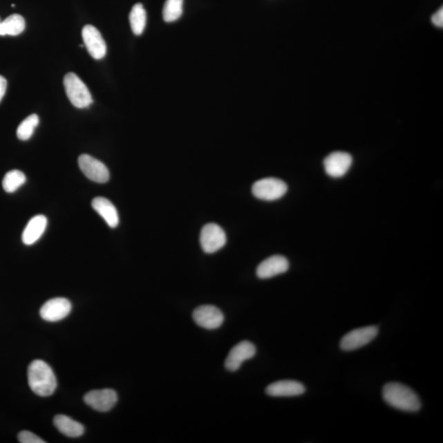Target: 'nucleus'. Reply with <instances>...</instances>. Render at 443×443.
Here are the masks:
<instances>
[{"label":"nucleus","mask_w":443,"mask_h":443,"mask_svg":"<svg viewBox=\"0 0 443 443\" xmlns=\"http://www.w3.org/2000/svg\"><path fill=\"white\" fill-rule=\"evenodd\" d=\"M28 384L34 393L49 397L57 387L56 377L51 367L41 359L30 363L28 368Z\"/></svg>","instance_id":"nucleus-1"},{"label":"nucleus","mask_w":443,"mask_h":443,"mask_svg":"<svg viewBox=\"0 0 443 443\" xmlns=\"http://www.w3.org/2000/svg\"><path fill=\"white\" fill-rule=\"evenodd\" d=\"M383 397L389 406L397 410L416 412L421 402L418 395L407 386L399 383H388L383 388Z\"/></svg>","instance_id":"nucleus-2"},{"label":"nucleus","mask_w":443,"mask_h":443,"mask_svg":"<svg viewBox=\"0 0 443 443\" xmlns=\"http://www.w3.org/2000/svg\"><path fill=\"white\" fill-rule=\"evenodd\" d=\"M64 85L68 98L76 108L85 109L93 103L88 87L75 73L66 74Z\"/></svg>","instance_id":"nucleus-3"},{"label":"nucleus","mask_w":443,"mask_h":443,"mask_svg":"<svg viewBox=\"0 0 443 443\" xmlns=\"http://www.w3.org/2000/svg\"><path fill=\"white\" fill-rule=\"evenodd\" d=\"M288 191L287 184L282 180L267 178L254 183L252 193L256 198L273 201L282 198Z\"/></svg>","instance_id":"nucleus-4"},{"label":"nucleus","mask_w":443,"mask_h":443,"mask_svg":"<svg viewBox=\"0 0 443 443\" xmlns=\"http://www.w3.org/2000/svg\"><path fill=\"white\" fill-rule=\"evenodd\" d=\"M378 333L379 328L376 326L357 328L342 337L340 342L341 348L346 352L361 348L374 340Z\"/></svg>","instance_id":"nucleus-5"},{"label":"nucleus","mask_w":443,"mask_h":443,"mask_svg":"<svg viewBox=\"0 0 443 443\" xmlns=\"http://www.w3.org/2000/svg\"><path fill=\"white\" fill-rule=\"evenodd\" d=\"M226 243L225 231L216 223H208L201 230L200 245L205 253H216L225 247Z\"/></svg>","instance_id":"nucleus-6"},{"label":"nucleus","mask_w":443,"mask_h":443,"mask_svg":"<svg viewBox=\"0 0 443 443\" xmlns=\"http://www.w3.org/2000/svg\"><path fill=\"white\" fill-rule=\"evenodd\" d=\"M192 317L197 326L209 330H216L225 321L222 311L218 307L210 305L197 307L193 311Z\"/></svg>","instance_id":"nucleus-7"},{"label":"nucleus","mask_w":443,"mask_h":443,"mask_svg":"<svg viewBox=\"0 0 443 443\" xmlns=\"http://www.w3.org/2000/svg\"><path fill=\"white\" fill-rule=\"evenodd\" d=\"M78 165L82 172L92 182L105 183L109 180V171L102 162L89 155H82L78 158Z\"/></svg>","instance_id":"nucleus-8"},{"label":"nucleus","mask_w":443,"mask_h":443,"mask_svg":"<svg viewBox=\"0 0 443 443\" xmlns=\"http://www.w3.org/2000/svg\"><path fill=\"white\" fill-rule=\"evenodd\" d=\"M256 354V346L251 341H241L228 354L225 361V368L230 372L238 370L244 361L252 359Z\"/></svg>","instance_id":"nucleus-9"},{"label":"nucleus","mask_w":443,"mask_h":443,"mask_svg":"<svg viewBox=\"0 0 443 443\" xmlns=\"http://www.w3.org/2000/svg\"><path fill=\"white\" fill-rule=\"evenodd\" d=\"M72 304L66 298H54L43 305L39 314L48 322H58L63 320L71 312Z\"/></svg>","instance_id":"nucleus-10"},{"label":"nucleus","mask_w":443,"mask_h":443,"mask_svg":"<svg viewBox=\"0 0 443 443\" xmlns=\"http://www.w3.org/2000/svg\"><path fill=\"white\" fill-rule=\"evenodd\" d=\"M82 35L87 51L92 58L99 60L106 55V43L97 28L91 25H86L83 28Z\"/></svg>","instance_id":"nucleus-11"},{"label":"nucleus","mask_w":443,"mask_h":443,"mask_svg":"<svg viewBox=\"0 0 443 443\" xmlns=\"http://www.w3.org/2000/svg\"><path fill=\"white\" fill-rule=\"evenodd\" d=\"M84 402L92 409L107 412L116 405L117 395L113 389L94 390L85 395Z\"/></svg>","instance_id":"nucleus-12"},{"label":"nucleus","mask_w":443,"mask_h":443,"mask_svg":"<svg viewBox=\"0 0 443 443\" xmlns=\"http://www.w3.org/2000/svg\"><path fill=\"white\" fill-rule=\"evenodd\" d=\"M352 164V157L348 153L336 151L330 153L323 161L324 169L328 176L341 178L348 172Z\"/></svg>","instance_id":"nucleus-13"},{"label":"nucleus","mask_w":443,"mask_h":443,"mask_svg":"<svg viewBox=\"0 0 443 443\" xmlns=\"http://www.w3.org/2000/svg\"><path fill=\"white\" fill-rule=\"evenodd\" d=\"M289 269V262L283 256H273L262 261L257 267L256 274L258 279H267L286 273Z\"/></svg>","instance_id":"nucleus-14"},{"label":"nucleus","mask_w":443,"mask_h":443,"mask_svg":"<svg viewBox=\"0 0 443 443\" xmlns=\"http://www.w3.org/2000/svg\"><path fill=\"white\" fill-rule=\"evenodd\" d=\"M305 392V386L295 380H280L266 388V393L274 397H297Z\"/></svg>","instance_id":"nucleus-15"},{"label":"nucleus","mask_w":443,"mask_h":443,"mask_svg":"<svg viewBox=\"0 0 443 443\" xmlns=\"http://www.w3.org/2000/svg\"><path fill=\"white\" fill-rule=\"evenodd\" d=\"M92 207L102 216L107 225L115 228L120 223V217L115 206L113 205L111 200L104 198V197H96L92 200Z\"/></svg>","instance_id":"nucleus-16"},{"label":"nucleus","mask_w":443,"mask_h":443,"mask_svg":"<svg viewBox=\"0 0 443 443\" xmlns=\"http://www.w3.org/2000/svg\"><path fill=\"white\" fill-rule=\"evenodd\" d=\"M47 225V218L41 214L30 219L23 231V243L28 245L36 243L45 232Z\"/></svg>","instance_id":"nucleus-17"},{"label":"nucleus","mask_w":443,"mask_h":443,"mask_svg":"<svg viewBox=\"0 0 443 443\" xmlns=\"http://www.w3.org/2000/svg\"><path fill=\"white\" fill-rule=\"evenodd\" d=\"M54 424L61 433L69 437H81L84 433V426L67 415H56Z\"/></svg>","instance_id":"nucleus-18"},{"label":"nucleus","mask_w":443,"mask_h":443,"mask_svg":"<svg viewBox=\"0 0 443 443\" xmlns=\"http://www.w3.org/2000/svg\"><path fill=\"white\" fill-rule=\"evenodd\" d=\"M147 12L142 3H137L131 8L129 20L131 30L135 36H140L147 26Z\"/></svg>","instance_id":"nucleus-19"},{"label":"nucleus","mask_w":443,"mask_h":443,"mask_svg":"<svg viewBox=\"0 0 443 443\" xmlns=\"http://www.w3.org/2000/svg\"><path fill=\"white\" fill-rule=\"evenodd\" d=\"M25 26V20L19 15H12L2 21L4 36H19L24 32Z\"/></svg>","instance_id":"nucleus-20"},{"label":"nucleus","mask_w":443,"mask_h":443,"mask_svg":"<svg viewBox=\"0 0 443 443\" xmlns=\"http://www.w3.org/2000/svg\"><path fill=\"white\" fill-rule=\"evenodd\" d=\"M26 178L19 170H12L6 173L3 180V187L8 193H13L24 185Z\"/></svg>","instance_id":"nucleus-21"},{"label":"nucleus","mask_w":443,"mask_h":443,"mask_svg":"<svg viewBox=\"0 0 443 443\" xmlns=\"http://www.w3.org/2000/svg\"><path fill=\"white\" fill-rule=\"evenodd\" d=\"M39 122L37 114H32L28 116L17 127V135L21 140H28L32 137L35 129H37Z\"/></svg>","instance_id":"nucleus-22"},{"label":"nucleus","mask_w":443,"mask_h":443,"mask_svg":"<svg viewBox=\"0 0 443 443\" xmlns=\"http://www.w3.org/2000/svg\"><path fill=\"white\" fill-rule=\"evenodd\" d=\"M183 12V0H166L163 10L164 20L173 23L181 17Z\"/></svg>","instance_id":"nucleus-23"},{"label":"nucleus","mask_w":443,"mask_h":443,"mask_svg":"<svg viewBox=\"0 0 443 443\" xmlns=\"http://www.w3.org/2000/svg\"><path fill=\"white\" fill-rule=\"evenodd\" d=\"M17 438H19V441L21 443H46L45 441L37 436L36 434L29 431L20 432Z\"/></svg>","instance_id":"nucleus-24"},{"label":"nucleus","mask_w":443,"mask_h":443,"mask_svg":"<svg viewBox=\"0 0 443 443\" xmlns=\"http://www.w3.org/2000/svg\"><path fill=\"white\" fill-rule=\"evenodd\" d=\"M432 23L437 26V28H442L443 26V8H441L432 17Z\"/></svg>","instance_id":"nucleus-25"},{"label":"nucleus","mask_w":443,"mask_h":443,"mask_svg":"<svg viewBox=\"0 0 443 443\" xmlns=\"http://www.w3.org/2000/svg\"><path fill=\"white\" fill-rule=\"evenodd\" d=\"M6 89H7L6 79L2 76H0V102H1V100L3 98L4 95H6Z\"/></svg>","instance_id":"nucleus-26"},{"label":"nucleus","mask_w":443,"mask_h":443,"mask_svg":"<svg viewBox=\"0 0 443 443\" xmlns=\"http://www.w3.org/2000/svg\"><path fill=\"white\" fill-rule=\"evenodd\" d=\"M0 36H4L2 28V21H0Z\"/></svg>","instance_id":"nucleus-27"}]
</instances>
